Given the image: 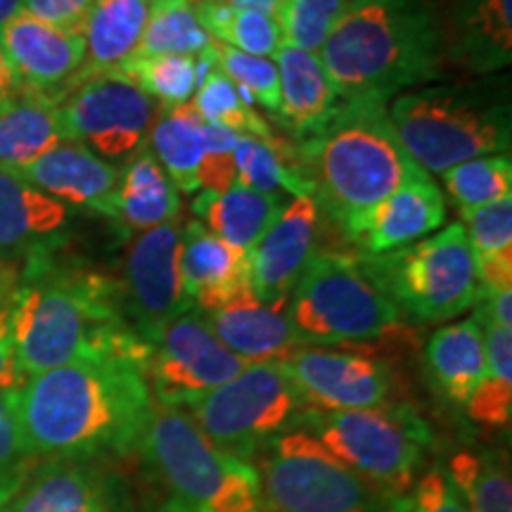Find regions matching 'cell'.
I'll list each match as a JSON object with an SVG mask.
<instances>
[{"mask_svg":"<svg viewBox=\"0 0 512 512\" xmlns=\"http://www.w3.org/2000/svg\"><path fill=\"white\" fill-rule=\"evenodd\" d=\"M152 408L143 363L128 356L83 358L27 377L17 389L29 458L93 460L138 451Z\"/></svg>","mask_w":512,"mask_h":512,"instance_id":"cell-1","label":"cell"},{"mask_svg":"<svg viewBox=\"0 0 512 512\" xmlns=\"http://www.w3.org/2000/svg\"><path fill=\"white\" fill-rule=\"evenodd\" d=\"M150 5L152 0H95L81 29L86 57L79 83L91 76L119 72L131 57H136Z\"/></svg>","mask_w":512,"mask_h":512,"instance_id":"cell-26","label":"cell"},{"mask_svg":"<svg viewBox=\"0 0 512 512\" xmlns=\"http://www.w3.org/2000/svg\"><path fill=\"white\" fill-rule=\"evenodd\" d=\"M363 264L401 316L418 323H444L479 302L475 259L460 223L396 252L366 254Z\"/></svg>","mask_w":512,"mask_h":512,"instance_id":"cell-8","label":"cell"},{"mask_svg":"<svg viewBox=\"0 0 512 512\" xmlns=\"http://www.w3.org/2000/svg\"><path fill=\"white\" fill-rule=\"evenodd\" d=\"M403 512H467V508L446 472L430 470L408 491Z\"/></svg>","mask_w":512,"mask_h":512,"instance_id":"cell-44","label":"cell"},{"mask_svg":"<svg viewBox=\"0 0 512 512\" xmlns=\"http://www.w3.org/2000/svg\"><path fill=\"white\" fill-rule=\"evenodd\" d=\"M169 491L171 512H261L259 470L216 446L183 408H152L138 446Z\"/></svg>","mask_w":512,"mask_h":512,"instance_id":"cell-6","label":"cell"},{"mask_svg":"<svg viewBox=\"0 0 512 512\" xmlns=\"http://www.w3.org/2000/svg\"><path fill=\"white\" fill-rule=\"evenodd\" d=\"M233 162L238 183L247 188L266 195H280L285 190L292 197H313L309 181L294 162V150L280 145L275 138L240 136L233 150Z\"/></svg>","mask_w":512,"mask_h":512,"instance_id":"cell-33","label":"cell"},{"mask_svg":"<svg viewBox=\"0 0 512 512\" xmlns=\"http://www.w3.org/2000/svg\"><path fill=\"white\" fill-rule=\"evenodd\" d=\"M24 10V0H0V29Z\"/></svg>","mask_w":512,"mask_h":512,"instance_id":"cell-50","label":"cell"},{"mask_svg":"<svg viewBox=\"0 0 512 512\" xmlns=\"http://www.w3.org/2000/svg\"><path fill=\"white\" fill-rule=\"evenodd\" d=\"M211 48L200 57V62L192 55H136L119 72L128 76L152 100L162 102L164 107L188 105V100L202 86L209 69L216 67Z\"/></svg>","mask_w":512,"mask_h":512,"instance_id":"cell-34","label":"cell"},{"mask_svg":"<svg viewBox=\"0 0 512 512\" xmlns=\"http://www.w3.org/2000/svg\"><path fill=\"white\" fill-rule=\"evenodd\" d=\"M446 221V197L427 171H413L387 200L363 219L351 242L366 254H387L413 245Z\"/></svg>","mask_w":512,"mask_h":512,"instance_id":"cell-21","label":"cell"},{"mask_svg":"<svg viewBox=\"0 0 512 512\" xmlns=\"http://www.w3.org/2000/svg\"><path fill=\"white\" fill-rule=\"evenodd\" d=\"M448 72L494 76L512 62L510 0H437Z\"/></svg>","mask_w":512,"mask_h":512,"instance_id":"cell-18","label":"cell"},{"mask_svg":"<svg viewBox=\"0 0 512 512\" xmlns=\"http://www.w3.org/2000/svg\"><path fill=\"white\" fill-rule=\"evenodd\" d=\"M67 207L0 166V268L19 275L24 266L60 247Z\"/></svg>","mask_w":512,"mask_h":512,"instance_id":"cell-20","label":"cell"},{"mask_svg":"<svg viewBox=\"0 0 512 512\" xmlns=\"http://www.w3.org/2000/svg\"><path fill=\"white\" fill-rule=\"evenodd\" d=\"M389 119L422 171L444 174L477 157L510 155V76L437 81L399 93Z\"/></svg>","mask_w":512,"mask_h":512,"instance_id":"cell-5","label":"cell"},{"mask_svg":"<svg viewBox=\"0 0 512 512\" xmlns=\"http://www.w3.org/2000/svg\"><path fill=\"white\" fill-rule=\"evenodd\" d=\"M10 171L57 202L95 211L110 200L119 185L117 166L72 140L55 145L22 169Z\"/></svg>","mask_w":512,"mask_h":512,"instance_id":"cell-23","label":"cell"},{"mask_svg":"<svg viewBox=\"0 0 512 512\" xmlns=\"http://www.w3.org/2000/svg\"><path fill=\"white\" fill-rule=\"evenodd\" d=\"M183 411L216 446L247 460L287 432L306 408L283 361H266L247 366Z\"/></svg>","mask_w":512,"mask_h":512,"instance_id":"cell-11","label":"cell"},{"mask_svg":"<svg viewBox=\"0 0 512 512\" xmlns=\"http://www.w3.org/2000/svg\"><path fill=\"white\" fill-rule=\"evenodd\" d=\"M320 209L313 197H294L273 226L247 252L249 285L264 304L287 306L311 256L316 254Z\"/></svg>","mask_w":512,"mask_h":512,"instance_id":"cell-19","label":"cell"},{"mask_svg":"<svg viewBox=\"0 0 512 512\" xmlns=\"http://www.w3.org/2000/svg\"><path fill=\"white\" fill-rule=\"evenodd\" d=\"M110 510V486L91 460L27 458L0 482V512Z\"/></svg>","mask_w":512,"mask_h":512,"instance_id":"cell-17","label":"cell"},{"mask_svg":"<svg viewBox=\"0 0 512 512\" xmlns=\"http://www.w3.org/2000/svg\"><path fill=\"white\" fill-rule=\"evenodd\" d=\"M15 283H17L15 275L5 273L3 268H0V297H10L12 290H15Z\"/></svg>","mask_w":512,"mask_h":512,"instance_id":"cell-51","label":"cell"},{"mask_svg":"<svg viewBox=\"0 0 512 512\" xmlns=\"http://www.w3.org/2000/svg\"><path fill=\"white\" fill-rule=\"evenodd\" d=\"M238 133L228 128L204 124V159L200 166V188L221 192L238 181L233 162V150L238 143Z\"/></svg>","mask_w":512,"mask_h":512,"instance_id":"cell-43","label":"cell"},{"mask_svg":"<svg viewBox=\"0 0 512 512\" xmlns=\"http://www.w3.org/2000/svg\"><path fill=\"white\" fill-rule=\"evenodd\" d=\"M302 418L332 456L389 498L406 496L420 479L427 430L408 411L377 406L339 413L304 411Z\"/></svg>","mask_w":512,"mask_h":512,"instance_id":"cell-9","label":"cell"},{"mask_svg":"<svg viewBox=\"0 0 512 512\" xmlns=\"http://www.w3.org/2000/svg\"><path fill=\"white\" fill-rule=\"evenodd\" d=\"M439 176L460 211L479 209L512 197L510 155L470 159V162L451 166Z\"/></svg>","mask_w":512,"mask_h":512,"instance_id":"cell-38","label":"cell"},{"mask_svg":"<svg viewBox=\"0 0 512 512\" xmlns=\"http://www.w3.org/2000/svg\"><path fill=\"white\" fill-rule=\"evenodd\" d=\"M427 373L437 392L456 406H467L486 366L484 328L479 318L444 325L425 347Z\"/></svg>","mask_w":512,"mask_h":512,"instance_id":"cell-28","label":"cell"},{"mask_svg":"<svg viewBox=\"0 0 512 512\" xmlns=\"http://www.w3.org/2000/svg\"><path fill=\"white\" fill-rule=\"evenodd\" d=\"M446 477L467 512H512L510 467L501 456L460 451L448 463Z\"/></svg>","mask_w":512,"mask_h":512,"instance_id":"cell-37","label":"cell"},{"mask_svg":"<svg viewBox=\"0 0 512 512\" xmlns=\"http://www.w3.org/2000/svg\"><path fill=\"white\" fill-rule=\"evenodd\" d=\"M64 138L95 155L126 159L150 136L159 105L121 72L91 76L57 102Z\"/></svg>","mask_w":512,"mask_h":512,"instance_id":"cell-13","label":"cell"},{"mask_svg":"<svg viewBox=\"0 0 512 512\" xmlns=\"http://www.w3.org/2000/svg\"><path fill=\"white\" fill-rule=\"evenodd\" d=\"M192 209L202 219V226L209 228L216 238L228 242L230 247L249 252L273 226L285 204L280 195H266L235 181L221 192H202Z\"/></svg>","mask_w":512,"mask_h":512,"instance_id":"cell-29","label":"cell"},{"mask_svg":"<svg viewBox=\"0 0 512 512\" xmlns=\"http://www.w3.org/2000/svg\"><path fill=\"white\" fill-rule=\"evenodd\" d=\"M318 55L342 100H389L448 76L437 0H347Z\"/></svg>","mask_w":512,"mask_h":512,"instance_id":"cell-3","label":"cell"},{"mask_svg":"<svg viewBox=\"0 0 512 512\" xmlns=\"http://www.w3.org/2000/svg\"><path fill=\"white\" fill-rule=\"evenodd\" d=\"M12 342L24 380L83 358L128 356L143 363L147 351V342L128 328L117 280L55 252L17 275Z\"/></svg>","mask_w":512,"mask_h":512,"instance_id":"cell-2","label":"cell"},{"mask_svg":"<svg viewBox=\"0 0 512 512\" xmlns=\"http://www.w3.org/2000/svg\"><path fill=\"white\" fill-rule=\"evenodd\" d=\"M27 458L17 418V389L0 392V482Z\"/></svg>","mask_w":512,"mask_h":512,"instance_id":"cell-45","label":"cell"},{"mask_svg":"<svg viewBox=\"0 0 512 512\" xmlns=\"http://www.w3.org/2000/svg\"><path fill=\"white\" fill-rule=\"evenodd\" d=\"M98 211L128 230L143 233L162 223L178 221L181 197L150 147L143 145L136 155L128 157L119 171L117 190Z\"/></svg>","mask_w":512,"mask_h":512,"instance_id":"cell-25","label":"cell"},{"mask_svg":"<svg viewBox=\"0 0 512 512\" xmlns=\"http://www.w3.org/2000/svg\"><path fill=\"white\" fill-rule=\"evenodd\" d=\"M64 140L55 100L15 93L0 110V166L5 169H22Z\"/></svg>","mask_w":512,"mask_h":512,"instance_id":"cell-30","label":"cell"},{"mask_svg":"<svg viewBox=\"0 0 512 512\" xmlns=\"http://www.w3.org/2000/svg\"><path fill=\"white\" fill-rule=\"evenodd\" d=\"M344 8L347 0H287L278 15L283 46L318 55Z\"/></svg>","mask_w":512,"mask_h":512,"instance_id":"cell-41","label":"cell"},{"mask_svg":"<svg viewBox=\"0 0 512 512\" xmlns=\"http://www.w3.org/2000/svg\"><path fill=\"white\" fill-rule=\"evenodd\" d=\"M204 318L223 347L245 358L247 363L285 361L299 347H304L287 318V306L259 302L254 292L242 294L221 309L204 313Z\"/></svg>","mask_w":512,"mask_h":512,"instance_id":"cell-24","label":"cell"},{"mask_svg":"<svg viewBox=\"0 0 512 512\" xmlns=\"http://www.w3.org/2000/svg\"><path fill=\"white\" fill-rule=\"evenodd\" d=\"M306 411L339 413L384 406L392 375L370 356L328 347H299L283 361Z\"/></svg>","mask_w":512,"mask_h":512,"instance_id":"cell-15","label":"cell"},{"mask_svg":"<svg viewBox=\"0 0 512 512\" xmlns=\"http://www.w3.org/2000/svg\"><path fill=\"white\" fill-rule=\"evenodd\" d=\"M280 76V119L294 136L309 138L323 128L337 107V93L320 55L297 48H280L275 53Z\"/></svg>","mask_w":512,"mask_h":512,"instance_id":"cell-27","label":"cell"},{"mask_svg":"<svg viewBox=\"0 0 512 512\" xmlns=\"http://www.w3.org/2000/svg\"><path fill=\"white\" fill-rule=\"evenodd\" d=\"M484 328L486 366L467 413L489 430H503L512 418V328L479 320Z\"/></svg>","mask_w":512,"mask_h":512,"instance_id":"cell-32","label":"cell"},{"mask_svg":"<svg viewBox=\"0 0 512 512\" xmlns=\"http://www.w3.org/2000/svg\"><path fill=\"white\" fill-rule=\"evenodd\" d=\"M259 477L273 512H394L392 498L304 430H287L266 446Z\"/></svg>","mask_w":512,"mask_h":512,"instance_id":"cell-10","label":"cell"},{"mask_svg":"<svg viewBox=\"0 0 512 512\" xmlns=\"http://www.w3.org/2000/svg\"><path fill=\"white\" fill-rule=\"evenodd\" d=\"M247 366L252 363L223 347L204 313L192 306L147 342L143 373L157 406L188 408Z\"/></svg>","mask_w":512,"mask_h":512,"instance_id":"cell-12","label":"cell"},{"mask_svg":"<svg viewBox=\"0 0 512 512\" xmlns=\"http://www.w3.org/2000/svg\"><path fill=\"white\" fill-rule=\"evenodd\" d=\"M24 384L17 368L15 342H12V294L0 297V392H15Z\"/></svg>","mask_w":512,"mask_h":512,"instance_id":"cell-47","label":"cell"},{"mask_svg":"<svg viewBox=\"0 0 512 512\" xmlns=\"http://www.w3.org/2000/svg\"><path fill=\"white\" fill-rule=\"evenodd\" d=\"M95 0H24V12L57 29L81 34Z\"/></svg>","mask_w":512,"mask_h":512,"instance_id":"cell-46","label":"cell"},{"mask_svg":"<svg viewBox=\"0 0 512 512\" xmlns=\"http://www.w3.org/2000/svg\"><path fill=\"white\" fill-rule=\"evenodd\" d=\"M294 162L318 209L349 240L370 211L420 169L396 136L387 100L380 98L342 100L323 128L294 150Z\"/></svg>","mask_w":512,"mask_h":512,"instance_id":"cell-4","label":"cell"},{"mask_svg":"<svg viewBox=\"0 0 512 512\" xmlns=\"http://www.w3.org/2000/svg\"><path fill=\"white\" fill-rule=\"evenodd\" d=\"M152 155L181 192L200 190L204 121L192 105L162 107L150 131Z\"/></svg>","mask_w":512,"mask_h":512,"instance_id":"cell-31","label":"cell"},{"mask_svg":"<svg viewBox=\"0 0 512 512\" xmlns=\"http://www.w3.org/2000/svg\"><path fill=\"white\" fill-rule=\"evenodd\" d=\"M0 48L8 57L17 93H34L60 102L79 83L86 57L83 36L19 12L0 29Z\"/></svg>","mask_w":512,"mask_h":512,"instance_id":"cell-16","label":"cell"},{"mask_svg":"<svg viewBox=\"0 0 512 512\" xmlns=\"http://www.w3.org/2000/svg\"><path fill=\"white\" fill-rule=\"evenodd\" d=\"M214 38L202 27L192 0H152L138 57L204 55Z\"/></svg>","mask_w":512,"mask_h":512,"instance_id":"cell-36","label":"cell"},{"mask_svg":"<svg viewBox=\"0 0 512 512\" xmlns=\"http://www.w3.org/2000/svg\"><path fill=\"white\" fill-rule=\"evenodd\" d=\"M211 3H223V5H230V8H240V10H259V12H266V15L278 17L287 0H211Z\"/></svg>","mask_w":512,"mask_h":512,"instance_id":"cell-48","label":"cell"},{"mask_svg":"<svg viewBox=\"0 0 512 512\" xmlns=\"http://www.w3.org/2000/svg\"><path fill=\"white\" fill-rule=\"evenodd\" d=\"M197 17L214 41L254 57H275L283 48L278 17L259 10H240L211 0H197Z\"/></svg>","mask_w":512,"mask_h":512,"instance_id":"cell-35","label":"cell"},{"mask_svg":"<svg viewBox=\"0 0 512 512\" xmlns=\"http://www.w3.org/2000/svg\"><path fill=\"white\" fill-rule=\"evenodd\" d=\"M17 88H15V79H12V72H10V64H8V57H5L3 48H0V110H3L8 102L15 98Z\"/></svg>","mask_w":512,"mask_h":512,"instance_id":"cell-49","label":"cell"},{"mask_svg":"<svg viewBox=\"0 0 512 512\" xmlns=\"http://www.w3.org/2000/svg\"><path fill=\"white\" fill-rule=\"evenodd\" d=\"M211 55H214L216 67L238 86V91L247 100V105H254L256 102L264 110L278 114L280 76L275 62L266 60V57L240 53V50L223 46L219 41H214Z\"/></svg>","mask_w":512,"mask_h":512,"instance_id":"cell-40","label":"cell"},{"mask_svg":"<svg viewBox=\"0 0 512 512\" xmlns=\"http://www.w3.org/2000/svg\"><path fill=\"white\" fill-rule=\"evenodd\" d=\"M192 110L200 114L204 124L228 128L238 136H252L271 140L273 133L264 119L247 105L238 86L221 72L219 67H211L204 76L200 91L192 102Z\"/></svg>","mask_w":512,"mask_h":512,"instance_id":"cell-39","label":"cell"},{"mask_svg":"<svg viewBox=\"0 0 512 512\" xmlns=\"http://www.w3.org/2000/svg\"><path fill=\"white\" fill-rule=\"evenodd\" d=\"M181 223L143 230L126 249L117 280L121 311L136 335L150 342L169 320L192 309L181 280Z\"/></svg>","mask_w":512,"mask_h":512,"instance_id":"cell-14","label":"cell"},{"mask_svg":"<svg viewBox=\"0 0 512 512\" xmlns=\"http://www.w3.org/2000/svg\"><path fill=\"white\" fill-rule=\"evenodd\" d=\"M460 219L465 221L463 230L475 264L512 256V197L479 209L460 211Z\"/></svg>","mask_w":512,"mask_h":512,"instance_id":"cell-42","label":"cell"},{"mask_svg":"<svg viewBox=\"0 0 512 512\" xmlns=\"http://www.w3.org/2000/svg\"><path fill=\"white\" fill-rule=\"evenodd\" d=\"M287 318L304 347L373 342L401 325L363 259L316 252L287 297Z\"/></svg>","mask_w":512,"mask_h":512,"instance_id":"cell-7","label":"cell"},{"mask_svg":"<svg viewBox=\"0 0 512 512\" xmlns=\"http://www.w3.org/2000/svg\"><path fill=\"white\" fill-rule=\"evenodd\" d=\"M181 280L185 297L197 311L221 309L242 294L249 285L247 252L230 247L216 238L200 221L185 223L181 230Z\"/></svg>","mask_w":512,"mask_h":512,"instance_id":"cell-22","label":"cell"}]
</instances>
